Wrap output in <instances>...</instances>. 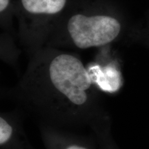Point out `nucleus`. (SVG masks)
<instances>
[{"label": "nucleus", "instance_id": "nucleus-1", "mask_svg": "<svg viewBox=\"0 0 149 149\" xmlns=\"http://www.w3.org/2000/svg\"><path fill=\"white\" fill-rule=\"evenodd\" d=\"M49 77L56 90L66 100L68 111H81L88 105L87 91L92 79L81 61L70 55H59L49 66Z\"/></svg>", "mask_w": 149, "mask_h": 149}, {"label": "nucleus", "instance_id": "nucleus-2", "mask_svg": "<svg viewBox=\"0 0 149 149\" xmlns=\"http://www.w3.org/2000/svg\"><path fill=\"white\" fill-rule=\"evenodd\" d=\"M120 29L116 19L104 15L87 17L78 14L72 16L68 23L74 44L81 49L109 44L116 38Z\"/></svg>", "mask_w": 149, "mask_h": 149}, {"label": "nucleus", "instance_id": "nucleus-3", "mask_svg": "<svg viewBox=\"0 0 149 149\" xmlns=\"http://www.w3.org/2000/svg\"><path fill=\"white\" fill-rule=\"evenodd\" d=\"M88 71L92 82L97 84L99 88L105 92L115 93L122 86V74L114 65L111 64L105 67L95 65L89 67Z\"/></svg>", "mask_w": 149, "mask_h": 149}, {"label": "nucleus", "instance_id": "nucleus-4", "mask_svg": "<svg viewBox=\"0 0 149 149\" xmlns=\"http://www.w3.org/2000/svg\"><path fill=\"white\" fill-rule=\"evenodd\" d=\"M66 0H22L24 8L34 14H55L60 12Z\"/></svg>", "mask_w": 149, "mask_h": 149}, {"label": "nucleus", "instance_id": "nucleus-5", "mask_svg": "<svg viewBox=\"0 0 149 149\" xmlns=\"http://www.w3.org/2000/svg\"><path fill=\"white\" fill-rule=\"evenodd\" d=\"M13 135V128L4 117H0V145L4 146L10 140Z\"/></svg>", "mask_w": 149, "mask_h": 149}, {"label": "nucleus", "instance_id": "nucleus-6", "mask_svg": "<svg viewBox=\"0 0 149 149\" xmlns=\"http://www.w3.org/2000/svg\"><path fill=\"white\" fill-rule=\"evenodd\" d=\"M9 0H0V11L3 12L8 7Z\"/></svg>", "mask_w": 149, "mask_h": 149}, {"label": "nucleus", "instance_id": "nucleus-7", "mask_svg": "<svg viewBox=\"0 0 149 149\" xmlns=\"http://www.w3.org/2000/svg\"><path fill=\"white\" fill-rule=\"evenodd\" d=\"M65 149H88L86 147L78 144H70L67 146Z\"/></svg>", "mask_w": 149, "mask_h": 149}]
</instances>
